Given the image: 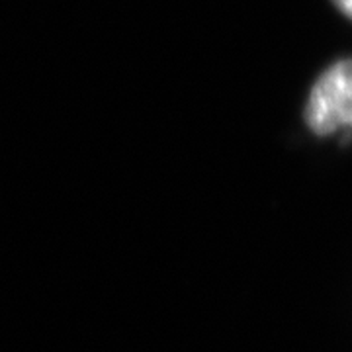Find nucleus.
I'll list each match as a JSON object with an SVG mask.
<instances>
[{"label":"nucleus","mask_w":352,"mask_h":352,"mask_svg":"<svg viewBox=\"0 0 352 352\" xmlns=\"http://www.w3.org/2000/svg\"><path fill=\"white\" fill-rule=\"evenodd\" d=\"M303 118L319 138L339 129L352 131V57L335 61L319 75L309 90Z\"/></svg>","instance_id":"nucleus-1"},{"label":"nucleus","mask_w":352,"mask_h":352,"mask_svg":"<svg viewBox=\"0 0 352 352\" xmlns=\"http://www.w3.org/2000/svg\"><path fill=\"white\" fill-rule=\"evenodd\" d=\"M333 2H335V6L339 8L340 12L352 18V0H333Z\"/></svg>","instance_id":"nucleus-2"}]
</instances>
